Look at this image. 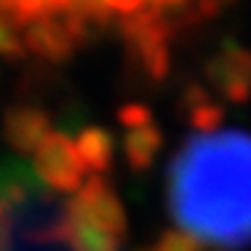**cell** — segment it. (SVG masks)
Listing matches in <instances>:
<instances>
[{
  "label": "cell",
  "mask_w": 251,
  "mask_h": 251,
  "mask_svg": "<svg viewBox=\"0 0 251 251\" xmlns=\"http://www.w3.org/2000/svg\"><path fill=\"white\" fill-rule=\"evenodd\" d=\"M184 110H187V118H190V123H193V128L198 131V134H211V131H217V126L222 123V110H219V104L214 101L211 94L203 91V88H190Z\"/></svg>",
  "instance_id": "obj_11"
},
{
  "label": "cell",
  "mask_w": 251,
  "mask_h": 251,
  "mask_svg": "<svg viewBox=\"0 0 251 251\" xmlns=\"http://www.w3.org/2000/svg\"><path fill=\"white\" fill-rule=\"evenodd\" d=\"M25 53V29H22L19 19L11 16L5 8H0V56L19 59Z\"/></svg>",
  "instance_id": "obj_12"
},
{
  "label": "cell",
  "mask_w": 251,
  "mask_h": 251,
  "mask_svg": "<svg viewBox=\"0 0 251 251\" xmlns=\"http://www.w3.org/2000/svg\"><path fill=\"white\" fill-rule=\"evenodd\" d=\"M206 77L214 94L227 101H249L251 99V51L241 43L227 40L214 56L206 62Z\"/></svg>",
  "instance_id": "obj_6"
},
{
  "label": "cell",
  "mask_w": 251,
  "mask_h": 251,
  "mask_svg": "<svg viewBox=\"0 0 251 251\" xmlns=\"http://www.w3.org/2000/svg\"><path fill=\"white\" fill-rule=\"evenodd\" d=\"M150 251H201V243L182 230H169L158 238V243Z\"/></svg>",
  "instance_id": "obj_13"
},
{
  "label": "cell",
  "mask_w": 251,
  "mask_h": 251,
  "mask_svg": "<svg viewBox=\"0 0 251 251\" xmlns=\"http://www.w3.org/2000/svg\"><path fill=\"white\" fill-rule=\"evenodd\" d=\"M75 145H77V152H80V158H83V163H86L91 176H104L110 171L112 152H115L110 131L99 128V126H88V128L80 131Z\"/></svg>",
  "instance_id": "obj_10"
},
{
  "label": "cell",
  "mask_w": 251,
  "mask_h": 251,
  "mask_svg": "<svg viewBox=\"0 0 251 251\" xmlns=\"http://www.w3.org/2000/svg\"><path fill=\"white\" fill-rule=\"evenodd\" d=\"M182 0H0V8L19 19L22 29L27 22L49 14H70L83 19H104V16H142L155 14L163 5H176Z\"/></svg>",
  "instance_id": "obj_2"
},
{
  "label": "cell",
  "mask_w": 251,
  "mask_h": 251,
  "mask_svg": "<svg viewBox=\"0 0 251 251\" xmlns=\"http://www.w3.org/2000/svg\"><path fill=\"white\" fill-rule=\"evenodd\" d=\"M88 19L70 14H49L25 25V49L51 62L67 59L86 40Z\"/></svg>",
  "instance_id": "obj_4"
},
{
  "label": "cell",
  "mask_w": 251,
  "mask_h": 251,
  "mask_svg": "<svg viewBox=\"0 0 251 251\" xmlns=\"http://www.w3.org/2000/svg\"><path fill=\"white\" fill-rule=\"evenodd\" d=\"M51 121L40 107H11L3 118V136L16 155H35L40 142L51 134Z\"/></svg>",
  "instance_id": "obj_8"
},
{
  "label": "cell",
  "mask_w": 251,
  "mask_h": 251,
  "mask_svg": "<svg viewBox=\"0 0 251 251\" xmlns=\"http://www.w3.org/2000/svg\"><path fill=\"white\" fill-rule=\"evenodd\" d=\"M35 176L56 193L80 190L88 176V169L77 152L75 139L62 131H51L35 150Z\"/></svg>",
  "instance_id": "obj_3"
},
{
  "label": "cell",
  "mask_w": 251,
  "mask_h": 251,
  "mask_svg": "<svg viewBox=\"0 0 251 251\" xmlns=\"http://www.w3.org/2000/svg\"><path fill=\"white\" fill-rule=\"evenodd\" d=\"M169 203L198 243H251V134L211 131L184 142L169 169Z\"/></svg>",
  "instance_id": "obj_1"
},
{
  "label": "cell",
  "mask_w": 251,
  "mask_h": 251,
  "mask_svg": "<svg viewBox=\"0 0 251 251\" xmlns=\"http://www.w3.org/2000/svg\"><path fill=\"white\" fill-rule=\"evenodd\" d=\"M64 208L73 211L75 217L91 222L99 230L115 235L118 241H126V235H128V217L123 211V203L104 176L86 179V184L77 190L75 198Z\"/></svg>",
  "instance_id": "obj_5"
},
{
  "label": "cell",
  "mask_w": 251,
  "mask_h": 251,
  "mask_svg": "<svg viewBox=\"0 0 251 251\" xmlns=\"http://www.w3.org/2000/svg\"><path fill=\"white\" fill-rule=\"evenodd\" d=\"M123 128V155L134 171H147L163 147V131L145 104H126L118 112Z\"/></svg>",
  "instance_id": "obj_7"
},
{
  "label": "cell",
  "mask_w": 251,
  "mask_h": 251,
  "mask_svg": "<svg viewBox=\"0 0 251 251\" xmlns=\"http://www.w3.org/2000/svg\"><path fill=\"white\" fill-rule=\"evenodd\" d=\"M51 238L62 241L67 251H121L123 241H118L115 235L94 227L91 222L75 217L73 211L62 208V217L53 219Z\"/></svg>",
  "instance_id": "obj_9"
}]
</instances>
